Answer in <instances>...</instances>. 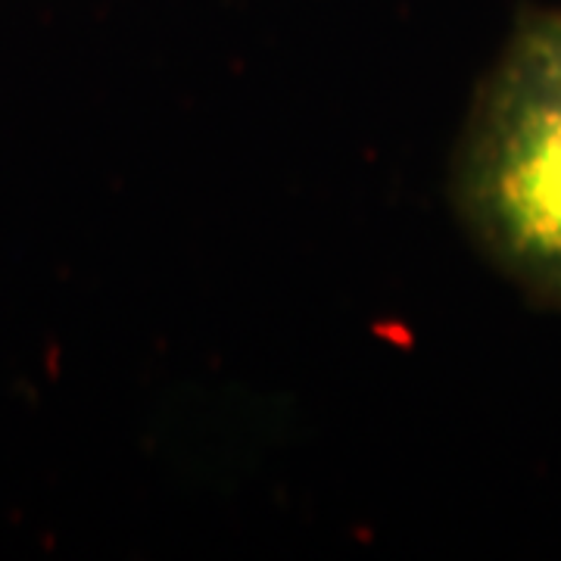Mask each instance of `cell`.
Instances as JSON below:
<instances>
[{"label": "cell", "instance_id": "obj_1", "mask_svg": "<svg viewBox=\"0 0 561 561\" xmlns=\"http://www.w3.org/2000/svg\"><path fill=\"white\" fill-rule=\"evenodd\" d=\"M456 203L508 278L561 306V113L502 60L461 138Z\"/></svg>", "mask_w": 561, "mask_h": 561}, {"label": "cell", "instance_id": "obj_2", "mask_svg": "<svg viewBox=\"0 0 561 561\" xmlns=\"http://www.w3.org/2000/svg\"><path fill=\"white\" fill-rule=\"evenodd\" d=\"M502 62L561 113V10L527 13L508 41Z\"/></svg>", "mask_w": 561, "mask_h": 561}]
</instances>
